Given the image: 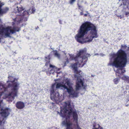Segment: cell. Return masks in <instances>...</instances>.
<instances>
[{"label": "cell", "mask_w": 129, "mask_h": 129, "mask_svg": "<svg viewBox=\"0 0 129 129\" xmlns=\"http://www.w3.org/2000/svg\"><path fill=\"white\" fill-rule=\"evenodd\" d=\"M126 61V53L123 51L120 50L114 61V64L117 67H123L125 65Z\"/></svg>", "instance_id": "cell-2"}, {"label": "cell", "mask_w": 129, "mask_h": 129, "mask_svg": "<svg viewBox=\"0 0 129 129\" xmlns=\"http://www.w3.org/2000/svg\"><path fill=\"white\" fill-rule=\"evenodd\" d=\"M96 34L95 26L90 23L87 22L82 25L77 37L79 41H85L92 39Z\"/></svg>", "instance_id": "cell-1"}]
</instances>
